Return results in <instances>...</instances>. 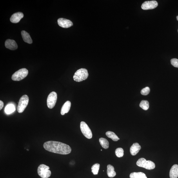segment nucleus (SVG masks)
I'll return each instance as SVG.
<instances>
[{
  "label": "nucleus",
  "instance_id": "nucleus-5",
  "mask_svg": "<svg viewBox=\"0 0 178 178\" xmlns=\"http://www.w3.org/2000/svg\"><path fill=\"white\" fill-rule=\"evenodd\" d=\"M28 71L25 68L20 69L15 72L12 77V79L13 81H19L24 79L28 74Z\"/></svg>",
  "mask_w": 178,
  "mask_h": 178
},
{
  "label": "nucleus",
  "instance_id": "nucleus-3",
  "mask_svg": "<svg viewBox=\"0 0 178 178\" xmlns=\"http://www.w3.org/2000/svg\"><path fill=\"white\" fill-rule=\"evenodd\" d=\"M137 165L141 167L145 168L148 170H152L154 169L155 165L154 163L150 160H147L144 158L139 159L137 162Z\"/></svg>",
  "mask_w": 178,
  "mask_h": 178
},
{
  "label": "nucleus",
  "instance_id": "nucleus-17",
  "mask_svg": "<svg viewBox=\"0 0 178 178\" xmlns=\"http://www.w3.org/2000/svg\"><path fill=\"white\" fill-rule=\"evenodd\" d=\"M107 168V174L108 176L111 178L114 177L116 175V173L115 171L114 167L111 165H108Z\"/></svg>",
  "mask_w": 178,
  "mask_h": 178
},
{
  "label": "nucleus",
  "instance_id": "nucleus-13",
  "mask_svg": "<svg viewBox=\"0 0 178 178\" xmlns=\"http://www.w3.org/2000/svg\"><path fill=\"white\" fill-rule=\"evenodd\" d=\"M141 148V146L138 143L133 144L130 148V152L133 156L136 155Z\"/></svg>",
  "mask_w": 178,
  "mask_h": 178
},
{
  "label": "nucleus",
  "instance_id": "nucleus-28",
  "mask_svg": "<svg viewBox=\"0 0 178 178\" xmlns=\"http://www.w3.org/2000/svg\"><path fill=\"white\" fill-rule=\"evenodd\" d=\"M177 20L178 21V16L177 17Z\"/></svg>",
  "mask_w": 178,
  "mask_h": 178
},
{
  "label": "nucleus",
  "instance_id": "nucleus-7",
  "mask_svg": "<svg viewBox=\"0 0 178 178\" xmlns=\"http://www.w3.org/2000/svg\"><path fill=\"white\" fill-rule=\"evenodd\" d=\"M80 128L82 133L88 139L92 138V131L85 122L82 121L81 122Z\"/></svg>",
  "mask_w": 178,
  "mask_h": 178
},
{
  "label": "nucleus",
  "instance_id": "nucleus-25",
  "mask_svg": "<svg viewBox=\"0 0 178 178\" xmlns=\"http://www.w3.org/2000/svg\"><path fill=\"white\" fill-rule=\"evenodd\" d=\"M150 92V89L148 87L142 89L141 91V94L142 95H148Z\"/></svg>",
  "mask_w": 178,
  "mask_h": 178
},
{
  "label": "nucleus",
  "instance_id": "nucleus-1",
  "mask_svg": "<svg viewBox=\"0 0 178 178\" xmlns=\"http://www.w3.org/2000/svg\"><path fill=\"white\" fill-rule=\"evenodd\" d=\"M44 149L49 152L62 155L69 154L71 151L70 147L62 142L49 141L44 142L43 144Z\"/></svg>",
  "mask_w": 178,
  "mask_h": 178
},
{
  "label": "nucleus",
  "instance_id": "nucleus-30",
  "mask_svg": "<svg viewBox=\"0 0 178 178\" xmlns=\"http://www.w3.org/2000/svg\"></svg>",
  "mask_w": 178,
  "mask_h": 178
},
{
  "label": "nucleus",
  "instance_id": "nucleus-12",
  "mask_svg": "<svg viewBox=\"0 0 178 178\" xmlns=\"http://www.w3.org/2000/svg\"><path fill=\"white\" fill-rule=\"evenodd\" d=\"M5 45L6 48L10 50H14L17 49L18 48L16 42L13 40H7L5 42Z\"/></svg>",
  "mask_w": 178,
  "mask_h": 178
},
{
  "label": "nucleus",
  "instance_id": "nucleus-21",
  "mask_svg": "<svg viewBox=\"0 0 178 178\" xmlns=\"http://www.w3.org/2000/svg\"><path fill=\"white\" fill-rule=\"evenodd\" d=\"M15 110V108L14 105L13 104H8L6 107L5 112L7 114H11V113L14 112Z\"/></svg>",
  "mask_w": 178,
  "mask_h": 178
},
{
  "label": "nucleus",
  "instance_id": "nucleus-20",
  "mask_svg": "<svg viewBox=\"0 0 178 178\" xmlns=\"http://www.w3.org/2000/svg\"><path fill=\"white\" fill-rule=\"evenodd\" d=\"M100 144L104 148L108 149L109 147V142L107 140L104 138H101L99 139Z\"/></svg>",
  "mask_w": 178,
  "mask_h": 178
},
{
  "label": "nucleus",
  "instance_id": "nucleus-11",
  "mask_svg": "<svg viewBox=\"0 0 178 178\" xmlns=\"http://www.w3.org/2000/svg\"><path fill=\"white\" fill-rule=\"evenodd\" d=\"M24 16L23 13L21 12H18L14 13L11 16L10 20L12 23H17L23 18Z\"/></svg>",
  "mask_w": 178,
  "mask_h": 178
},
{
  "label": "nucleus",
  "instance_id": "nucleus-8",
  "mask_svg": "<svg viewBox=\"0 0 178 178\" xmlns=\"http://www.w3.org/2000/svg\"><path fill=\"white\" fill-rule=\"evenodd\" d=\"M57 99V94L54 92H51L49 95L47 99V105L49 108L51 109L55 107Z\"/></svg>",
  "mask_w": 178,
  "mask_h": 178
},
{
  "label": "nucleus",
  "instance_id": "nucleus-18",
  "mask_svg": "<svg viewBox=\"0 0 178 178\" xmlns=\"http://www.w3.org/2000/svg\"><path fill=\"white\" fill-rule=\"evenodd\" d=\"M130 178H147L145 173L142 172H134L130 175Z\"/></svg>",
  "mask_w": 178,
  "mask_h": 178
},
{
  "label": "nucleus",
  "instance_id": "nucleus-29",
  "mask_svg": "<svg viewBox=\"0 0 178 178\" xmlns=\"http://www.w3.org/2000/svg\"><path fill=\"white\" fill-rule=\"evenodd\" d=\"M101 150V151H102V150Z\"/></svg>",
  "mask_w": 178,
  "mask_h": 178
},
{
  "label": "nucleus",
  "instance_id": "nucleus-16",
  "mask_svg": "<svg viewBox=\"0 0 178 178\" xmlns=\"http://www.w3.org/2000/svg\"><path fill=\"white\" fill-rule=\"evenodd\" d=\"M21 34L24 41L26 43L30 44L32 43V40L30 35L27 32L23 30L21 32Z\"/></svg>",
  "mask_w": 178,
  "mask_h": 178
},
{
  "label": "nucleus",
  "instance_id": "nucleus-26",
  "mask_svg": "<svg viewBox=\"0 0 178 178\" xmlns=\"http://www.w3.org/2000/svg\"><path fill=\"white\" fill-rule=\"evenodd\" d=\"M171 63L175 67L178 68V59H173L171 60Z\"/></svg>",
  "mask_w": 178,
  "mask_h": 178
},
{
  "label": "nucleus",
  "instance_id": "nucleus-23",
  "mask_svg": "<svg viewBox=\"0 0 178 178\" xmlns=\"http://www.w3.org/2000/svg\"><path fill=\"white\" fill-rule=\"evenodd\" d=\"M100 166V164L98 163H96L92 166V170L93 175L98 174Z\"/></svg>",
  "mask_w": 178,
  "mask_h": 178
},
{
  "label": "nucleus",
  "instance_id": "nucleus-14",
  "mask_svg": "<svg viewBox=\"0 0 178 178\" xmlns=\"http://www.w3.org/2000/svg\"><path fill=\"white\" fill-rule=\"evenodd\" d=\"M170 178H177L178 177V165L175 164L171 168L169 174Z\"/></svg>",
  "mask_w": 178,
  "mask_h": 178
},
{
  "label": "nucleus",
  "instance_id": "nucleus-22",
  "mask_svg": "<svg viewBox=\"0 0 178 178\" xmlns=\"http://www.w3.org/2000/svg\"><path fill=\"white\" fill-rule=\"evenodd\" d=\"M140 107L144 110H148L149 108V103L146 100H142L140 104Z\"/></svg>",
  "mask_w": 178,
  "mask_h": 178
},
{
  "label": "nucleus",
  "instance_id": "nucleus-19",
  "mask_svg": "<svg viewBox=\"0 0 178 178\" xmlns=\"http://www.w3.org/2000/svg\"><path fill=\"white\" fill-rule=\"evenodd\" d=\"M106 135L107 137L112 139L114 141H117L120 139L115 134L111 131H107L106 133Z\"/></svg>",
  "mask_w": 178,
  "mask_h": 178
},
{
  "label": "nucleus",
  "instance_id": "nucleus-10",
  "mask_svg": "<svg viewBox=\"0 0 178 178\" xmlns=\"http://www.w3.org/2000/svg\"><path fill=\"white\" fill-rule=\"evenodd\" d=\"M57 23L59 25L64 28H68L73 26L72 22L68 19L60 18L57 20Z\"/></svg>",
  "mask_w": 178,
  "mask_h": 178
},
{
  "label": "nucleus",
  "instance_id": "nucleus-6",
  "mask_svg": "<svg viewBox=\"0 0 178 178\" xmlns=\"http://www.w3.org/2000/svg\"><path fill=\"white\" fill-rule=\"evenodd\" d=\"M29 102L28 95H24L20 99L17 107L18 112L19 113H23L27 106Z\"/></svg>",
  "mask_w": 178,
  "mask_h": 178
},
{
  "label": "nucleus",
  "instance_id": "nucleus-27",
  "mask_svg": "<svg viewBox=\"0 0 178 178\" xmlns=\"http://www.w3.org/2000/svg\"><path fill=\"white\" fill-rule=\"evenodd\" d=\"M4 106L3 102L1 100L0 101V110H1Z\"/></svg>",
  "mask_w": 178,
  "mask_h": 178
},
{
  "label": "nucleus",
  "instance_id": "nucleus-9",
  "mask_svg": "<svg viewBox=\"0 0 178 178\" xmlns=\"http://www.w3.org/2000/svg\"><path fill=\"white\" fill-rule=\"evenodd\" d=\"M158 5V3L156 1H146L142 4L141 8L144 10L152 9L156 8Z\"/></svg>",
  "mask_w": 178,
  "mask_h": 178
},
{
  "label": "nucleus",
  "instance_id": "nucleus-15",
  "mask_svg": "<svg viewBox=\"0 0 178 178\" xmlns=\"http://www.w3.org/2000/svg\"><path fill=\"white\" fill-rule=\"evenodd\" d=\"M71 106V102L68 101H66L62 107L61 110V114L62 115H64L65 113H67L70 110Z\"/></svg>",
  "mask_w": 178,
  "mask_h": 178
},
{
  "label": "nucleus",
  "instance_id": "nucleus-4",
  "mask_svg": "<svg viewBox=\"0 0 178 178\" xmlns=\"http://www.w3.org/2000/svg\"><path fill=\"white\" fill-rule=\"evenodd\" d=\"M49 169V166L44 164H41L38 168V173L42 178H48L51 175V172Z\"/></svg>",
  "mask_w": 178,
  "mask_h": 178
},
{
  "label": "nucleus",
  "instance_id": "nucleus-2",
  "mask_svg": "<svg viewBox=\"0 0 178 178\" xmlns=\"http://www.w3.org/2000/svg\"><path fill=\"white\" fill-rule=\"evenodd\" d=\"M88 73L87 70L84 68H81L77 71L73 76V79L77 82H81L88 78Z\"/></svg>",
  "mask_w": 178,
  "mask_h": 178
},
{
  "label": "nucleus",
  "instance_id": "nucleus-24",
  "mask_svg": "<svg viewBox=\"0 0 178 178\" xmlns=\"http://www.w3.org/2000/svg\"><path fill=\"white\" fill-rule=\"evenodd\" d=\"M115 154L118 157L121 158L124 155V150L122 148H117L115 150Z\"/></svg>",
  "mask_w": 178,
  "mask_h": 178
}]
</instances>
